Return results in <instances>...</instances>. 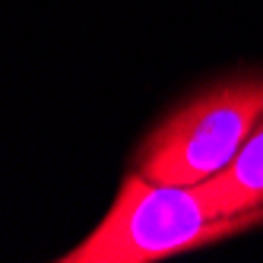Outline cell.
<instances>
[{
	"label": "cell",
	"mask_w": 263,
	"mask_h": 263,
	"mask_svg": "<svg viewBox=\"0 0 263 263\" xmlns=\"http://www.w3.org/2000/svg\"><path fill=\"white\" fill-rule=\"evenodd\" d=\"M263 115V77H238L203 89L168 115L140 149V175L200 184L238 156Z\"/></svg>",
	"instance_id": "obj_2"
},
{
	"label": "cell",
	"mask_w": 263,
	"mask_h": 263,
	"mask_svg": "<svg viewBox=\"0 0 263 263\" xmlns=\"http://www.w3.org/2000/svg\"><path fill=\"white\" fill-rule=\"evenodd\" d=\"M222 216H241L263 210V115L244 140L238 156L219 175L203 181Z\"/></svg>",
	"instance_id": "obj_3"
},
{
	"label": "cell",
	"mask_w": 263,
	"mask_h": 263,
	"mask_svg": "<svg viewBox=\"0 0 263 263\" xmlns=\"http://www.w3.org/2000/svg\"><path fill=\"white\" fill-rule=\"evenodd\" d=\"M263 222V210L222 216L200 184H168L130 175L108 216L64 263H149L206 248Z\"/></svg>",
	"instance_id": "obj_1"
}]
</instances>
